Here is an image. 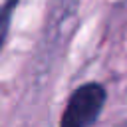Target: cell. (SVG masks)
I'll return each mask as SVG.
<instances>
[{
    "label": "cell",
    "instance_id": "6da1fadb",
    "mask_svg": "<svg viewBox=\"0 0 127 127\" xmlns=\"http://www.w3.org/2000/svg\"><path fill=\"white\" fill-rule=\"evenodd\" d=\"M105 101L107 91L101 83L89 81L79 85L77 89H73L64 107L60 127H91L101 115Z\"/></svg>",
    "mask_w": 127,
    "mask_h": 127
},
{
    "label": "cell",
    "instance_id": "7a4b0ae2",
    "mask_svg": "<svg viewBox=\"0 0 127 127\" xmlns=\"http://www.w3.org/2000/svg\"><path fill=\"white\" fill-rule=\"evenodd\" d=\"M18 4V0H0V48L6 40L8 34V26H10V16L14 6Z\"/></svg>",
    "mask_w": 127,
    "mask_h": 127
}]
</instances>
